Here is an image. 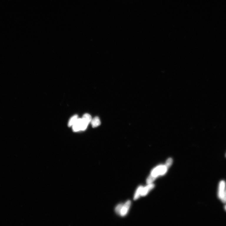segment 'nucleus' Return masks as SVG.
<instances>
[{"instance_id": "nucleus-1", "label": "nucleus", "mask_w": 226, "mask_h": 226, "mask_svg": "<svg viewBox=\"0 0 226 226\" xmlns=\"http://www.w3.org/2000/svg\"><path fill=\"white\" fill-rule=\"evenodd\" d=\"M172 162V158H169L167 160L166 164L164 165L159 166L154 169L151 175L147 178V183L148 184L151 183L158 176L163 175L165 173L169 167L171 166Z\"/></svg>"}, {"instance_id": "nucleus-2", "label": "nucleus", "mask_w": 226, "mask_h": 226, "mask_svg": "<svg viewBox=\"0 0 226 226\" xmlns=\"http://www.w3.org/2000/svg\"><path fill=\"white\" fill-rule=\"evenodd\" d=\"M226 189L225 182L223 180L220 181L219 184L218 192V197L220 200L222 199Z\"/></svg>"}, {"instance_id": "nucleus-3", "label": "nucleus", "mask_w": 226, "mask_h": 226, "mask_svg": "<svg viewBox=\"0 0 226 226\" xmlns=\"http://www.w3.org/2000/svg\"><path fill=\"white\" fill-rule=\"evenodd\" d=\"M131 204V201L129 200L122 206L120 214L122 216H124L127 214L129 208Z\"/></svg>"}, {"instance_id": "nucleus-4", "label": "nucleus", "mask_w": 226, "mask_h": 226, "mask_svg": "<svg viewBox=\"0 0 226 226\" xmlns=\"http://www.w3.org/2000/svg\"><path fill=\"white\" fill-rule=\"evenodd\" d=\"M82 119L78 118L77 122L72 126L73 131L75 132L81 130Z\"/></svg>"}, {"instance_id": "nucleus-5", "label": "nucleus", "mask_w": 226, "mask_h": 226, "mask_svg": "<svg viewBox=\"0 0 226 226\" xmlns=\"http://www.w3.org/2000/svg\"><path fill=\"white\" fill-rule=\"evenodd\" d=\"M154 187V184H149L147 187L143 188L142 192H141V196H144L147 195L148 192L152 190Z\"/></svg>"}, {"instance_id": "nucleus-6", "label": "nucleus", "mask_w": 226, "mask_h": 226, "mask_svg": "<svg viewBox=\"0 0 226 226\" xmlns=\"http://www.w3.org/2000/svg\"><path fill=\"white\" fill-rule=\"evenodd\" d=\"M93 128H96L101 124L100 119L97 117H95L92 119L91 122Z\"/></svg>"}, {"instance_id": "nucleus-7", "label": "nucleus", "mask_w": 226, "mask_h": 226, "mask_svg": "<svg viewBox=\"0 0 226 226\" xmlns=\"http://www.w3.org/2000/svg\"><path fill=\"white\" fill-rule=\"evenodd\" d=\"M78 119V117L77 115H75L71 118L68 122V126L69 127L72 126L76 122Z\"/></svg>"}, {"instance_id": "nucleus-8", "label": "nucleus", "mask_w": 226, "mask_h": 226, "mask_svg": "<svg viewBox=\"0 0 226 226\" xmlns=\"http://www.w3.org/2000/svg\"><path fill=\"white\" fill-rule=\"evenodd\" d=\"M82 119L84 122H85L89 124L90 122L92 119V118L91 116L88 114H84L82 118Z\"/></svg>"}, {"instance_id": "nucleus-9", "label": "nucleus", "mask_w": 226, "mask_h": 226, "mask_svg": "<svg viewBox=\"0 0 226 226\" xmlns=\"http://www.w3.org/2000/svg\"><path fill=\"white\" fill-rule=\"evenodd\" d=\"M143 187L142 186H140L138 188L135 193L134 200H136L138 199L140 196L141 195V192H142Z\"/></svg>"}, {"instance_id": "nucleus-10", "label": "nucleus", "mask_w": 226, "mask_h": 226, "mask_svg": "<svg viewBox=\"0 0 226 226\" xmlns=\"http://www.w3.org/2000/svg\"><path fill=\"white\" fill-rule=\"evenodd\" d=\"M123 206V205L120 204L118 205L116 207L115 211L117 214L119 215L120 214L121 211Z\"/></svg>"}, {"instance_id": "nucleus-11", "label": "nucleus", "mask_w": 226, "mask_h": 226, "mask_svg": "<svg viewBox=\"0 0 226 226\" xmlns=\"http://www.w3.org/2000/svg\"><path fill=\"white\" fill-rule=\"evenodd\" d=\"M223 203L226 204V189L224 193L222 199L220 200Z\"/></svg>"}, {"instance_id": "nucleus-12", "label": "nucleus", "mask_w": 226, "mask_h": 226, "mask_svg": "<svg viewBox=\"0 0 226 226\" xmlns=\"http://www.w3.org/2000/svg\"><path fill=\"white\" fill-rule=\"evenodd\" d=\"M224 209L226 211V205L224 207Z\"/></svg>"}, {"instance_id": "nucleus-13", "label": "nucleus", "mask_w": 226, "mask_h": 226, "mask_svg": "<svg viewBox=\"0 0 226 226\" xmlns=\"http://www.w3.org/2000/svg\"><path fill=\"white\" fill-rule=\"evenodd\" d=\"M225 157H226V154H225Z\"/></svg>"}]
</instances>
